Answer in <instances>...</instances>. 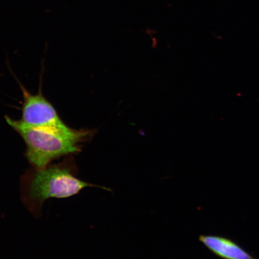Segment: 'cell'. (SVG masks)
I'll use <instances>...</instances> for the list:
<instances>
[{"mask_svg":"<svg viewBox=\"0 0 259 259\" xmlns=\"http://www.w3.org/2000/svg\"><path fill=\"white\" fill-rule=\"evenodd\" d=\"M8 124L21 136L27 146L26 157L35 169H41L57 158L79 151L77 144L88 133L76 131L66 124L30 127L6 116Z\"/></svg>","mask_w":259,"mask_h":259,"instance_id":"6da1fadb","label":"cell"},{"mask_svg":"<svg viewBox=\"0 0 259 259\" xmlns=\"http://www.w3.org/2000/svg\"><path fill=\"white\" fill-rule=\"evenodd\" d=\"M99 187L77 179L67 166H50L37 169L29 184L28 196L41 205L50 198L63 199L78 194L84 188Z\"/></svg>","mask_w":259,"mask_h":259,"instance_id":"7a4b0ae2","label":"cell"},{"mask_svg":"<svg viewBox=\"0 0 259 259\" xmlns=\"http://www.w3.org/2000/svg\"><path fill=\"white\" fill-rule=\"evenodd\" d=\"M24 104L20 124L30 127H53L64 124L56 109L42 95L40 90L36 95H31L21 85Z\"/></svg>","mask_w":259,"mask_h":259,"instance_id":"3957f363","label":"cell"},{"mask_svg":"<svg viewBox=\"0 0 259 259\" xmlns=\"http://www.w3.org/2000/svg\"><path fill=\"white\" fill-rule=\"evenodd\" d=\"M199 239L213 254L223 259H258L231 239L222 236L203 235Z\"/></svg>","mask_w":259,"mask_h":259,"instance_id":"277c9868","label":"cell"}]
</instances>
